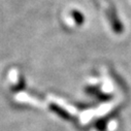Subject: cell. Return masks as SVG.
I'll return each mask as SVG.
<instances>
[{"mask_svg": "<svg viewBox=\"0 0 131 131\" xmlns=\"http://www.w3.org/2000/svg\"><path fill=\"white\" fill-rule=\"evenodd\" d=\"M108 19L111 22V26L113 28V31L117 34H120L124 31V26L121 23L120 19L118 18V16L116 15L115 12H110L108 13Z\"/></svg>", "mask_w": 131, "mask_h": 131, "instance_id": "6da1fadb", "label": "cell"}, {"mask_svg": "<svg viewBox=\"0 0 131 131\" xmlns=\"http://www.w3.org/2000/svg\"><path fill=\"white\" fill-rule=\"evenodd\" d=\"M49 108L54 113V114H56L58 117H60L61 119H63V120H70V115H69V113L67 112V111H65L63 107H61L60 105H58V104H56V103H51L50 105H49Z\"/></svg>", "mask_w": 131, "mask_h": 131, "instance_id": "7a4b0ae2", "label": "cell"}, {"mask_svg": "<svg viewBox=\"0 0 131 131\" xmlns=\"http://www.w3.org/2000/svg\"><path fill=\"white\" fill-rule=\"evenodd\" d=\"M70 14H71V17H72V19L74 20V22H75L77 25L82 26V25L84 24V22H85V17H84V15H83L80 10L73 9V10H71Z\"/></svg>", "mask_w": 131, "mask_h": 131, "instance_id": "3957f363", "label": "cell"}, {"mask_svg": "<svg viewBox=\"0 0 131 131\" xmlns=\"http://www.w3.org/2000/svg\"><path fill=\"white\" fill-rule=\"evenodd\" d=\"M96 97H97L99 100H101V101H108V100L112 99L113 96H112L111 94H105V93H102V92L100 91L99 93L96 95Z\"/></svg>", "mask_w": 131, "mask_h": 131, "instance_id": "277c9868", "label": "cell"}, {"mask_svg": "<svg viewBox=\"0 0 131 131\" xmlns=\"http://www.w3.org/2000/svg\"><path fill=\"white\" fill-rule=\"evenodd\" d=\"M85 91H86L87 94L92 95V96H95V97H96V95H97L98 93L100 92L99 88H97V87H87V88L85 89Z\"/></svg>", "mask_w": 131, "mask_h": 131, "instance_id": "5b68a950", "label": "cell"}]
</instances>
